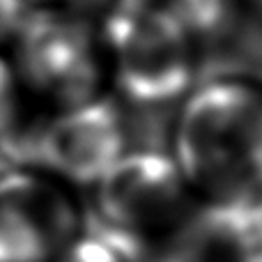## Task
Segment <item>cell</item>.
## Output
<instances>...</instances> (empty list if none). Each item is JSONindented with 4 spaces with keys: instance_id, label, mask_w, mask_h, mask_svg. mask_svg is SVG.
I'll return each instance as SVG.
<instances>
[{
    "instance_id": "obj_1",
    "label": "cell",
    "mask_w": 262,
    "mask_h": 262,
    "mask_svg": "<svg viewBox=\"0 0 262 262\" xmlns=\"http://www.w3.org/2000/svg\"><path fill=\"white\" fill-rule=\"evenodd\" d=\"M175 161L191 189L214 203L262 200V90L216 81L186 99Z\"/></svg>"
},
{
    "instance_id": "obj_2",
    "label": "cell",
    "mask_w": 262,
    "mask_h": 262,
    "mask_svg": "<svg viewBox=\"0 0 262 262\" xmlns=\"http://www.w3.org/2000/svg\"><path fill=\"white\" fill-rule=\"evenodd\" d=\"M104 41L115 83L136 104H168L191 85V30L170 7L149 3L104 16Z\"/></svg>"
},
{
    "instance_id": "obj_3",
    "label": "cell",
    "mask_w": 262,
    "mask_h": 262,
    "mask_svg": "<svg viewBox=\"0 0 262 262\" xmlns=\"http://www.w3.org/2000/svg\"><path fill=\"white\" fill-rule=\"evenodd\" d=\"M189 191L172 154L124 152L95 184L92 230L118 239L140 258V242L177 228L184 219Z\"/></svg>"
},
{
    "instance_id": "obj_4",
    "label": "cell",
    "mask_w": 262,
    "mask_h": 262,
    "mask_svg": "<svg viewBox=\"0 0 262 262\" xmlns=\"http://www.w3.org/2000/svg\"><path fill=\"white\" fill-rule=\"evenodd\" d=\"M16 76L32 92L64 106L95 97L101 64L90 23L58 5L30 9L14 37Z\"/></svg>"
},
{
    "instance_id": "obj_5",
    "label": "cell",
    "mask_w": 262,
    "mask_h": 262,
    "mask_svg": "<svg viewBox=\"0 0 262 262\" xmlns=\"http://www.w3.org/2000/svg\"><path fill=\"white\" fill-rule=\"evenodd\" d=\"M81 230V216L55 180L30 170L0 175V262H53Z\"/></svg>"
},
{
    "instance_id": "obj_6",
    "label": "cell",
    "mask_w": 262,
    "mask_h": 262,
    "mask_svg": "<svg viewBox=\"0 0 262 262\" xmlns=\"http://www.w3.org/2000/svg\"><path fill=\"white\" fill-rule=\"evenodd\" d=\"M127 152L120 111L101 97L64 106L35 138V159L58 180L95 186Z\"/></svg>"
},
{
    "instance_id": "obj_7",
    "label": "cell",
    "mask_w": 262,
    "mask_h": 262,
    "mask_svg": "<svg viewBox=\"0 0 262 262\" xmlns=\"http://www.w3.org/2000/svg\"><path fill=\"white\" fill-rule=\"evenodd\" d=\"M177 255L168 262H262V212L258 203L207 200L177 223Z\"/></svg>"
},
{
    "instance_id": "obj_8",
    "label": "cell",
    "mask_w": 262,
    "mask_h": 262,
    "mask_svg": "<svg viewBox=\"0 0 262 262\" xmlns=\"http://www.w3.org/2000/svg\"><path fill=\"white\" fill-rule=\"evenodd\" d=\"M53 262H138V258L118 239L90 228L85 232L78 230Z\"/></svg>"
},
{
    "instance_id": "obj_9",
    "label": "cell",
    "mask_w": 262,
    "mask_h": 262,
    "mask_svg": "<svg viewBox=\"0 0 262 262\" xmlns=\"http://www.w3.org/2000/svg\"><path fill=\"white\" fill-rule=\"evenodd\" d=\"M18 118V76L5 58H0V143L16 127Z\"/></svg>"
},
{
    "instance_id": "obj_10",
    "label": "cell",
    "mask_w": 262,
    "mask_h": 262,
    "mask_svg": "<svg viewBox=\"0 0 262 262\" xmlns=\"http://www.w3.org/2000/svg\"><path fill=\"white\" fill-rule=\"evenodd\" d=\"M30 9V0H0V46L12 44Z\"/></svg>"
},
{
    "instance_id": "obj_11",
    "label": "cell",
    "mask_w": 262,
    "mask_h": 262,
    "mask_svg": "<svg viewBox=\"0 0 262 262\" xmlns=\"http://www.w3.org/2000/svg\"><path fill=\"white\" fill-rule=\"evenodd\" d=\"M92 3H95V7H99L101 12H104V16H111V14L129 12V9L149 5L152 0H92Z\"/></svg>"
},
{
    "instance_id": "obj_12",
    "label": "cell",
    "mask_w": 262,
    "mask_h": 262,
    "mask_svg": "<svg viewBox=\"0 0 262 262\" xmlns=\"http://www.w3.org/2000/svg\"><path fill=\"white\" fill-rule=\"evenodd\" d=\"M64 3V0H30V5H39V7H44V5H60Z\"/></svg>"
},
{
    "instance_id": "obj_13",
    "label": "cell",
    "mask_w": 262,
    "mask_h": 262,
    "mask_svg": "<svg viewBox=\"0 0 262 262\" xmlns=\"http://www.w3.org/2000/svg\"><path fill=\"white\" fill-rule=\"evenodd\" d=\"M258 207H260V212H262V200H260V203H258Z\"/></svg>"
}]
</instances>
